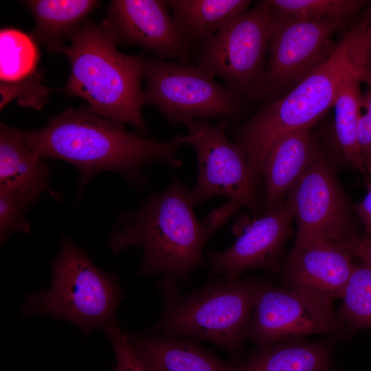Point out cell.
Returning a JSON list of instances; mask_svg holds the SVG:
<instances>
[{"instance_id":"cb8c5ba5","label":"cell","mask_w":371,"mask_h":371,"mask_svg":"<svg viewBox=\"0 0 371 371\" xmlns=\"http://www.w3.org/2000/svg\"><path fill=\"white\" fill-rule=\"evenodd\" d=\"M337 317L351 329L371 328V267L355 264Z\"/></svg>"},{"instance_id":"83f0119b","label":"cell","mask_w":371,"mask_h":371,"mask_svg":"<svg viewBox=\"0 0 371 371\" xmlns=\"http://www.w3.org/2000/svg\"><path fill=\"white\" fill-rule=\"evenodd\" d=\"M103 331L109 338L115 357L110 371H150L132 348L127 335L116 320L106 324Z\"/></svg>"},{"instance_id":"9c48e42d","label":"cell","mask_w":371,"mask_h":371,"mask_svg":"<svg viewBox=\"0 0 371 371\" xmlns=\"http://www.w3.org/2000/svg\"><path fill=\"white\" fill-rule=\"evenodd\" d=\"M333 299L300 288H277L260 280L247 339L256 348L335 330Z\"/></svg>"},{"instance_id":"e0dca14e","label":"cell","mask_w":371,"mask_h":371,"mask_svg":"<svg viewBox=\"0 0 371 371\" xmlns=\"http://www.w3.org/2000/svg\"><path fill=\"white\" fill-rule=\"evenodd\" d=\"M134 352L150 371H232L224 362L192 339L126 332Z\"/></svg>"},{"instance_id":"ba28073f","label":"cell","mask_w":371,"mask_h":371,"mask_svg":"<svg viewBox=\"0 0 371 371\" xmlns=\"http://www.w3.org/2000/svg\"><path fill=\"white\" fill-rule=\"evenodd\" d=\"M143 105L155 106L170 124L237 114L241 95L218 83L214 76L183 63L144 58Z\"/></svg>"},{"instance_id":"ffe728a7","label":"cell","mask_w":371,"mask_h":371,"mask_svg":"<svg viewBox=\"0 0 371 371\" xmlns=\"http://www.w3.org/2000/svg\"><path fill=\"white\" fill-rule=\"evenodd\" d=\"M291 340L256 348L232 361V371H332L330 346L325 343Z\"/></svg>"},{"instance_id":"7402d4cb","label":"cell","mask_w":371,"mask_h":371,"mask_svg":"<svg viewBox=\"0 0 371 371\" xmlns=\"http://www.w3.org/2000/svg\"><path fill=\"white\" fill-rule=\"evenodd\" d=\"M172 19L184 38L201 48L231 18L247 10L248 0H169Z\"/></svg>"},{"instance_id":"ac0fdd59","label":"cell","mask_w":371,"mask_h":371,"mask_svg":"<svg viewBox=\"0 0 371 371\" xmlns=\"http://www.w3.org/2000/svg\"><path fill=\"white\" fill-rule=\"evenodd\" d=\"M51 169L19 135L17 129L0 125V190L14 193L30 205L48 185Z\"/></svg>"},{"instance_id":"30bf717a","label":"cell","mask_w":371,"mask_h":371,"mask_svg":"<svg viewBox=\"0 0 371 371\" xmlns=\"http://www.w3.org/2000/svg\"><path fill=\"white\" fill-rule=\"evenodd\" d=\"M227 120L221 118L214 126L207 120L195 119L184 123L196 155L198 177L191 189L195 206L216 196H224L254 214L257 192L246 155L236 142L226 135Z\"/></svg>"},{"instance_id":"2e32d148","label":"cell","mask_w":371,"mask_h":371,"mask_svg":"<svg viewBox=\"0 0 371 371\" xmlns=\"http://www.w3.org/2000/svg\"><path fill=\"white\" fill-rule=\"evenodd\" d=\"M352 256L336 244H312L289 259L286 279L289 287L300 288L327 295L341 297L355 264Z\"/></svg>"},{"instance_id":"5bb4252c","label":"cell","mask_w":371,"mask_h":371,"mask_svg":"<svg viewBox=\"0 0 371 371\" xmlns=\"http://www.w3.org/2000/svg\"><path fill=\"white\" fill-rule=\"evenodd\" d=\"M293 218V209L287 199L265 209L262 216L245 227L229 247L208 251L210 271L237 280L249 269H273L290 236Z\"/></svg>"},{"instance_id":"f546056e","label":"cell","mask_w":371,"mask_h":371,"mask_svg":"<svg viewBox=\"0 0 371 371\" xmlns=\"http://www.w3.org/2000/svg\"><path fill=\"white\" fill-rule=\"evenodd\" d=\"M336 245L371 267V238L352 236Z\"/></svg>"},{"instance_id":"1f68e13d","label":"cell","mask_w":371,"mask_h":371,"mask_svg":"<svg viewBox=\"0 0 371 371\" xmlns=\"http://www.w3.org/2000/svg\"><path fill=\"white\" fill-rule=\"evenodd\" d=\"M363 164L365 168H366L368 175L370 176V179L371 181V153L364 155L363 157Z\"/></svg>"},{"instance_id":"f1b7e54d","label":"cell","mask_w":371,"mask_h":371,"mask_svg":"<svg viewBox=\"0 0 371 371\" xmlns=\"http://www.w3.org/2000/svg\"><path fill=\"white\" fill-rule=\"evenodd\" d=\"M366 85L367 88L360 98L357 127V139L362 158L371 152V83Z\"/></svg>"},{"instance_id":"9a60e30c","label":"cell","mask_w":371,"mask_h":371,"mask_svg":"<svg viewBox=\"0 0 371 371\" xmlns=\"http://www.w3.org/2000/svg\"><path fill=\"white\" fill-rule=\"evenodd\" d=\"M37 42L30 34L14 27L0 31L1 108L13 98L23 105L40 109L48 88L36 72L39 60Z\"/></svg>"},{"instance_id":"8fae6325","label":"cell","mask_w":371,"mask_h":371,"mask_svg":"<svg viewBox=\"0 0 371 371\" xmlns=\"http://www.w3.org/2000/svg\"><path fill=\"white\" fill-rule=\"evenodd\" d=\"M297 223L291 253L312 244L337 243L355 236L347 202L329 163L319 157L289 191Z\"/></svg>"},{"instance_id":"277c9868","label":"cell","mask_w":371,"mask_h":371,"mask_svg":"<svg viewBox=\"0 0 371 371\" xmlns=\"http://www.w3.org/2000/svg\"><path fill=\"white\" fill-rule=\"evenodd\" d=\"M259 282L217 278L183 295L176 280L164 276L157 285L164 308L152 330L171 337L209 341L237 359L247 339Z\"/></svg>"},{"instance_id":"44dd1931","label":"cell","mask_w":371,"mask_h":371,"mask_svg":"<svg viewBox=\"0 0 371 371\" xmlns=\"http://www.w3.org/2000/svg\"><path fill=\"white\" fill-rule=\"evenodd\" d=\"M95 0H30L24 1L35 19L32 36L50 52H60L99 5Z\"/></svg>"},{"instance_id":"d6986e66","label":"cell","mask_w":371,"mask_h":371,"mask_svg":"<svg viewBox=\"0 0 371 371\" xmlns=\"http://www.w3.org/2000/svg\"><path fill=\"white\" fill-rule=\"evenodd\" d=\"M319 157L309 129L288 133L272 146L263 163L265 209L278 203Z\"/></svg>"},{"instance_id":"7c38bea8","label":"cell","mask_w":371,"mask_h":371,"mask_svg":"<svg viewBox=\"0 0 371 371\" xmlns=\"http://www.w3.org/2000/svg\"><path fill=\"white\" fill-rule=\"evenodd\" d=\"M274 12L262 93L296 85L326 62L337 47L332 36L348 21L297 19Z\"/></svg>"},{"instance_id":"4fadbf2b","label":"cell","mask_w":371,"mask_h":371,"mask_svg":"<svg viewBox=\"0 0 371 371\" xmlns=\"http://www.w3.org/2000/svg\"><path fill=\"white\" fill-rule=\"evenodd\" d=\"M167 1H111L102 23L118 43L139 46L161 60L188 65L192 46L184 38L168 12Z\"/></svg>"},{"instance_id":"3957f363","label":"cell","mask_w":371,"mask_h":371,"mask_svg":"<svg viewBox=\"0 0 371 371\" xmlns=\"http://www.w3.org/2000/svg\"><path fill=\"white\" fill-rule=\"evenodd\" d=\"M117 43L102 22L83 24L60 52L71 67L64 90L86 100L93 113L146 131L142 113L144 58L122 53Z\"/></svg>"},{"instance_id":"6da1fadb","label":"cell","mask_w":371,"mask_h":371,"mask_svg":"<svg viewBox=\"0 0 371 371\" xmlns=\"http://www.w3.org/2000/svg\"><path fill=\"white\" fill-rule=\"evenodd\" d=\"M18 131L39 159H60L75 166L81 174L82 188L95 174L106 170L117 172L140 186L148 181L144 169L150 164L162 162L179 168L181 161L177 151L190 139L188 134L165 142L148 139L88 107L67 108L44 128Z\"/></svg>"},{"instance_id":"8992f818","label":"cell","mask_w":371,"mask_h":371,"mask_svg":"<svg viewBox=\"0 0 371 371\" xmlns=\"http://www.w3.org/2000/svg\"><path fill=\"white\" fill-rule=\"evenodd\" d=\"M52 274L51 287L25 300L24 315L45 314L65 319L85 334L115 320L124 296L116 273L99 269L87 252L67 238L62 240Z\"/></svg>"},{"instance_id":"603a6c76","label":"cell","mask_w":371,"mask_h":371,"mask_svg":"<svg viewBox=\"0 0 371 371\" xmlns=\"http://www.w3.org/2000/svg\"><path fill=\"white\" fill-rule=\"evenodd\" d=\"M360 82L359 74L351 76L339 92L333 106L335 135L344 159L363 172L365 167L357 139L361 95Z\"/></svg>"},{"instance_id":"d4e9b609","label":"cell","mask_w":371,"mask_h":371,"mask_svg":"<svg viewBox=\"0 0 371 371\" xmlns=\"http://www.w3.org/2000/svg\"><path fill=\"white\" fill-rule=\"evenodd\" d=\"M278 13L304 19H350L370 4L363 0H269Z\"/></svg>"},{"instance_id":"7a4b0ae2","label":"cell","mask_w":371,"mask_h":371,"mask_svg":"<svg viewBox=\"0 0 371 371\" xmlns=\"http://www.w3.org/2000/svg\"><path fill=\"white\" fill-rule=\"evenodd\" d=\"M191 189L175 177L166 190L148 196L141 207L122 213L109 238L113 253L140 247L144 258L139 274L163 275L188 282L203 266V251L218 229L209 219L197 220Z\"/></svg>"},{"instance_id":"52a82bcc","label":"cell","mask_w":371,"mask_h":371,"mask_svg":"<svg viewBox=\"0 0 371 371\" xmlns=\"http://www.w3.org/2000/svg\"><path fill=\"white\" fill-rule=\"evenodd\" d=\"M275 20L269 1L231 18L200 48L197 67L221 78L241 96L261 94Z\"/></svg>"},{"instance_id":"4dcf8cb0","label":"cell","mask_w":371,"mask_h":371,"mask_svg":"<svg viewBox=\"0 0 371 371\" xmlns=\"http://www.w3.org/2000/svg\"><path fill=\"white\" fill-rule=\"evenodd\" d=\"M362 221L365 228V237L371 236V181L369 186V191L363 200L353 207Z\"/></svg>"},{"instance_id":"5b68a950","label":"cell","mask_w":371,"mask_h":371,"mask_svg":"<svg viewBox=\"0 0 371 371\" xmlns=\"http://www.w3.org/2000/svg\"><path fill=\"white\" fill-rule=\"evenodd\" d=\"M355 74L359 72L352 60L348 32L326 62L236 131V142L246 155L256 183L261 177L263 163L273 144L291 132L310 129L333 106L344 83Z\"/></svg>"},{"instance_id":"4316f807","label":"cell","mask_w":371,"mask_h":371,"mask_svg":"<svg viewBox=\"0 0 371 371\" xmlns=\"http://www.w3.org/2000/svg\"><path fill=\"white\" fill-rule=\"evenodd\" d=\"M30 204L21 196L0 190V240L3 244L16 232L29 233L31 225L25 219Z\"/></svg>"},{"instance_id":"484cf974","label":"cell","mask_w":371,"mask_h":371,"mask_svg":"<svg viewBox=\"0 0 371 371\" xmlns=\"http://www.w3.org/2000/svg\"><path fill=\"white\" fill-rule=\"evenodd\" d=\"M348 32L352 60L361 82L371 83V6Z\"/></svg>"}]
</instances>
